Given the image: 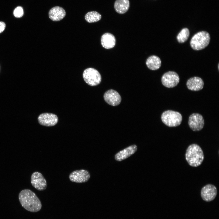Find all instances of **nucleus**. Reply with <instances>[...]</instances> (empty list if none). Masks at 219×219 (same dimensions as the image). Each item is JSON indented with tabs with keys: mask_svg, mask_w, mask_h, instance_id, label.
I'll return each mask as SVG.
<instances>
[{
	"mask_svg": "<svg viewBox=\"0 0 219 219\" xmlns=\"http://www.w3.org/2000/svg\"><path fill=\"white\" fill-rule=\"evenodd\" d=\"M19 199L22 206L28 211L36 212L41 209L42 205L40 200L30 189L21 191L19 195Z\"/></svg>",
	"mask_w": 219,
	"mask_h": 219,
	"instance_id": "nucleus-1",
	"label": "nucleus"
},
{
	"mask_svg": "<svg viewBox=\"0 0 219 219\" xmlns=\"http://www.w3.org/2000/svg\"><path fill=\"white\" fill-rule=\"evenodd\" d=\"M185 158L190 166L198 167L201 165L204 160L203 150L198 145L192 144L188 146L186 150Z\"/></svg>",
	"mask_w": 219,
	"mask_h": 219,
	"instance_id": "nucleus-2",
	"label": "nucleus"
},
{
	"mask_svg": "<svg viewBox=\"0 0 219 219\" xmlns=\"http://www.w3.org/2000/svg\"><path fill=\"white\" fill-rule=\"evenodd\" d=\"M210 39V36L208 32L206 31H200L193 36L190 41V45L194 50H200L208 46Z\"/></svg>",
	"mask_w": 219,
	"mask_h": 219,
	"instance_id": "nucleus-3",
	"label": "nucleus"
},
{
	"mask_svg": "<svg viewBox=\"0 0 219 219\" xmlns=\"http://www.w3.org/2000/svg\"><path fill=\"white\" fill-rule=\"evenodd\" d=\"M161 118L162 122L169 127H175L179 126L182 120V116L179 112L167 110L162 114Z\"/></svg>",
	"mask_w": 219,
	"mask_h": 219,
	"instance_id": "nucleus-4",
	"label": "nucleus"
},
{
	"mask_svg": "<svg viewBox=\"0 0 219 219\" xmlns=\"http://www.w3.org/2000/svg\"><path fill=\"white\" fill-rule=\"evenodd\" d=\"M83 77L86 83L91 86L98 85L101 81V76L100 73L93 68L85 69L83 72Z\"/></svg>",
	"mask_w": 219,
	"mask_h": 219,
	"instance_id": "nucleus-5",
	"label": "nucleus"
},
{
	"mask_svg": "<svg viewBox=\"0 0 219 219\" xmlns=\"http://www.w3.org/2000/svg\"><path fill=\"white\" fill-rule=\"evenodd\" d=\"M178 74L174 71H170L165 73L161 78V82L165 87L171 88L176 86L179 82Z\"/></svg>",
	"mask_w": 219,
	"mask_h": 219,
	"instance_id": "nucleus-6",
	"label": "nucleus"
},
{
	"mask_svg": "<svg viewBox=\"0 0 219 219\" xmlns=\"http://www.w3.org/2000/svg\"><path fill=\"white\" fill-rule=\"evenodd\" d=\"M188 124L193 131H200L203 128L204 126L203 118L202 115L199 113H193L189 117Z\"/></svg>",
	"mask_w": 219,
	"mask_h": 219,
	"instance_id": "nucleus-7",
	"label": "nucleus"
},
{
	"mask_svg": "<svg viewBox=\"0 0 219 219\" xmlns=\"http://www.w3.org/2000/svg\"><path fill=\"white\" fill-rule=\"evenodd\" d=\"M31 182L32 186L39 191L44 190L47 187L45 179L41 173L38 172H34L32 174Z\"/></svg>",
	"mask_w": 219,
	"mask_h": 219,
	"instance_id": "nucleus-8",
	"label": "nucleus"
},
{
	"mask_svg": "<svg viewBox=\"0 0 219 219\" xmlns=\"http://www.w3.org/2000/svg\"><path fill=\"white\" fill-rule=\"evenodd\" d=\"M90 177L89 172L83 169L73 171L69 175V179L71 181L78 183L87 182Z\"/></svg>",
	"mask_w": 219,
	"mask_h": 219,
	"instance_id": "nucleus-9",
	"label": "nucleus"
},
{
	"mask_svg": "<svg viewBox=\"0 0 219 219\" xmlns=\"http://www.w3.org/2000/svg\"><path fill=\"white\" fill-rule=\"evenodd\" d=\"M217 193L216 187L211 184H208L201 189L200 195L203 200L206 202H210L216 197Z\"/></svg>",
	"mask_w": 219,
	"mask_h": 219,
	"instance_id": "nucleus-10",
	"label": "nucleus"
},
{
	"mask_svg": "<svg viewBox=\"0 0 219 219\" xmlns=\"http://www.w3.org/2000/svg\"><path fill=\"white\" fill-rule=\"evenodd\" d=\"M39 123L46 126H52L55 125L58 121V118L55 114L44 113L40 114L38 118Z\"/></svg>",
	"mask_w": 219,
	"mask_h": 219,
	"instance_id": "nucleus-11",
	"label": "nucleus"
},
{
	"mask_svg": "<svg viewBox=\"0 0 219 219\" xmlns=\"http://www.w3.org/2000/svg\"><path fill=\"white\" fill-rule=\"evenodd\" d=\"M103 97L107 103L113 106L119 105L121 101V98L119 93L112 89L106 91L104 94Z\"/></svg>",
	"mask_w": 219,
	"mask_h": 219,
	"instance_id": "nucleus-12",
	"label": "nucleus"
},
{
	"mask_svg": "<svg viewBox=\"0 0 219 219\" xmlns=\"http://www.w3.org/2000/svg\"><path fill=\"white\" fill-rule=\"evenodd\" d=\"M137 150V147L136 145H130L116 153L115 156V158L117 161H121L134 154Z\"/></svg>",
	"mask_w": 219,
	"mask_h": 219,
	"instance_id": "nucleus-13",
	"label": "nucleus"
},
{
	"mask_svg": "<svg viewBox=\"0 0 219 219\" xmlns=\"http://www.w3.org/2000/svg\"><path fill=\"white\" fill-rule=\"evenodd\" d=\"M186 85L189 90L193 91H198L203 88L204 82L201 78L195 76L188 79Z\"/></svg>",
	"mask_w": 219,
	"mask_h": 219,
	"instance_id": "nucleus-14",
	"label": "nucleus"
},
{
	"mask_svg": "<svg viewBox=\"0 0 219 219\" xmlns=\"http://www.w3.org/2000/svg\"><path fill=\"white\" fill-rule=\"evenodd\" d=\"M66 14L65 10L62 7L56 6L52 8L48 12L49 18L54 21H59L63 19Z\"/></svg>",
	"mask_w": 219,
	"mask_h": 219,
	"instance_id": "nucleus-15",
	"label": "nucleus"
},
{
	"mask_svg": "<svg viewBox=\"0 0 219 219\" xmlns=\"http://www.w3.org/2000/svg\"><path fill=\"white\" fill-rule=\"evenodd\" d=\"M101 42V44L104 48L107 49H110L115 46L116 39L112 34L109 33H106L102 36Z\"/></svg>",
	"mask_w": 219,
	"mask_h": 219,
	"instance_id": "nucleus-16",
	"label": "nucleus"
},
{
	"mask_svg": "<svg viewBox=\"0 0 219 219\" xmlns=\"http://www.w3.org/2000/svg\"><path fill=\"white\" fill-rule=\"evenodd\" d=\"M130 7L129 0H116L114 4V8L118 13L123 14L128 10Z\"/></svg>",
	"mask_w": 219,
	"mask_h": 219,
	"instance_id": "nucleus-17",
	"label": "nucleus"
},
{
	"mask_svg": "<svg viewBox=\"0 0 219 219\" xmlns=\"http://www.w3.org/2000/svg\"><path fill=\"white\" fill-rule=\"evenodd\" d=\"M148 68L152 70H155L159 69L161 65V61L160 58L155 55L149 57L146 61Z\"/></svg>",
	"mask_w": 219,
	"mask_h": 219,
	"instance_id": "nucleus-18",
	"label": "nucleus"
},
{
	"mask_svg": "<svg viewBox=\"0 0 219 219\" xmlns=\"http://www.w3.org/2000/svg\"><path fill=\"white\" fill-rule=\"evenodd\" d=\"M101 15L97 12L95 11L89 12H87L85 16L86 21L89 23L97 22L101 18Z\"/></svg>",
	"mask_w": 219,
	"mask_h": 219,
	"instance_id": "nucleus-19",
	"label": "nucleus"
},
{
	"mask_svg": "<svg viewBox=\"0 0 219 219\" xmlns=\"http://www.w3.org/2000/svg\"><path fill=\"white\" fill-rule=\"evenodd\" d=\"M189 31L188 29H182L178 34L176 39L179 43H183L187 41L189 36Z\"/></svg>",
	"mask_w": 219,
	"mask_h": 219,
	"instance_id": "nucleus-20",
	"label": "nucleus"
},
{
	"mask_svg": "<svg viewBox=\"0 0 219 219\" xmlns=\"http://www.w3.org/2000/svg\"><path fill=\"white\" fill-rule=\"evenodd\" d=\"M23 10L22 7L18 6L16 7L13 11L14 16L17 18L21 17L23 15Z\"/></svg>",
	"mask_w": 219,
	"mask_h": 219,
	"instance_id": "nucleus-21",
	"label": "nucleus"
},
{
	"mask_svg": "<svg viewBox=\"0 0 219 219\" xmlns=\"http://www.w3.org/2000/svg\"><path fill=\"white\" fill-rule=\"evenodd\" d=\"M5 27V23L3 22L0 21V33L3 31Z\"/></svg>",
	"mask_w": 219,
	"mask_h": 219,
	"instance_id": "nucleus-22",
	"label": "nucleus"
}]
</instances>
